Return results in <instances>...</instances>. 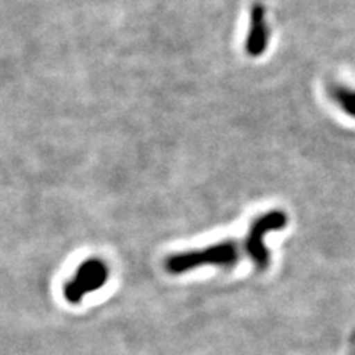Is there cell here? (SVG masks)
I'll return each instance as SVG.
<instances>
[{
  "label": "cell",
  "mask_w": 355,
  "mask_h": 355,
  "mask_svg": "<svg viewBox=\"0 0 355 355\" xmlns=\"http://www.w3.org/2000/svg\"><path fill=\"white\" fill-rule=\"evenodd\" d=\"M110 279V268L101 258H87L77 266L74 275L64 286V299L69 304H79L86 295L101 291Z\"/></svg>",
  "instance_id": "cell-1"
},
{
  "label": "cell",
  "mask_w": 355,
  "mask_h": 355,
  "mask_svg": "<svg viewBox=\"0 0 355 355\" xmlns=\"http://www.w3.org/2000/svg\"><path fill=\"white\" fill-rule=\"evenodd\" d=\"M268 43V27L265 19V8L262 5H254L250 15V30L246 39V52L250 57L257 58L265 52Z\"/></svg>",
  "instance_id": "cell-2"
},
{
  "label": "cell",
  "mask_w": 355,
  "mask_h": 355,
  "mask_svg": "<svg viewBox=\"0 0 355 355\" xmlns=\"http://www.w3.org/2000/svg\"><path fill=\"white\" fill-rule=\"evenodd\" d=\"M342 105L345 107L349 114L355 116V94H345V96L342 95Z\"/></svg>",
  "instance_id": "cell-3"
}]
</instances>
